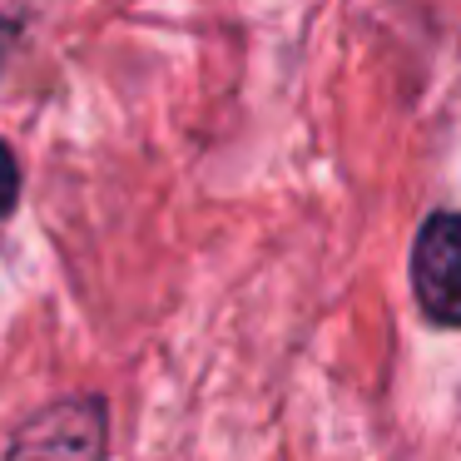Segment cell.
I'll list each match as a JSON object with an SVG mask.
<instances>
[{
    "label": "cell",
    "instance_id": "obj_1",
    "mask_svg": "<svg viewBox=\"0 0 461 461\" xmlns=\"http://www.w3.org/2000/svg\"><path fill=\"white\" fill-rule=\"evenodd\" d=\"M411 298L431 328H461V213L437 209L411 239Z\"/></svg>",
    "mask_w": 461,
    "mask_h": 461
},
{
    "label": "cell",
    "instance_id": "obj_2",
    "mask_svg": "<svg viewBox=\"0 0 461 461\" xmlns=\"http://www.w3.org/2000/svg\"><path fill=\"white\" fill-rule=\"evenodd\" d=\"M104 407L95 397H70L45 407L11 437L5 461H104Z\"/></svg>",
    "mask_w": 461,
    "mask_h": 461
},
{
    "label": "cell",
    "instance_id": "obj_3",
    "mask_svg": "<svg viewBox=\"0 0 461 461\" xmlns=\"http://www.w3.org/2000/svg\"><path fill=\"white\" fill-rule=\"evenodd\" d=\"M15 199H21V169H15V154L0 144V219L15 209Z\"/></svg>",
    "mask_w": 461,
    "mask_h": 461
},
{
    "label": "cell",
    "instance_id": "obj_4",
    "mask_svg": "<svg viewBox=\"0 0 461 461\" xmlns=\"http://www.w3.org/2000/svg\"><path fill=\"white\" fill-rule=\"evenodd\" d=\"M5 50H11V21H0V60H5Z\"/></svg>",
    "mask_w": 461,
    "mask_h": 461
}]
</instances>
